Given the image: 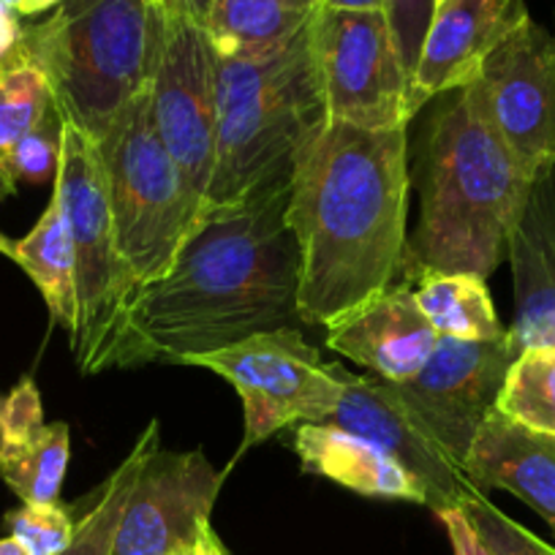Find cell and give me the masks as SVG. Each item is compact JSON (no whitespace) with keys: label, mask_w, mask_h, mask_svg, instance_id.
Listing matches in <instances>:
<instances>
[{"label":"cell","mask_w":555,"mask_h":555,"mask_svg":"<svg viewBox=\"0 0 555 555\" xmlns=\"http://www.w3.org/2000/svg\"><path fill=\"white\" fill-rule=\"evenodd\" d=\"M311 36L330 120L367 131L409 126L411 77L384 9L322 7Z\"/></svg>","instance_id":"9c48e42d"},{"label":"cell","mask_w":555,"mask_h":555,"mask_svg":"<svg viewBox=\"0 0 555 555\" xmlns=\"http://www.w3.org/2000/svg\"><path fill=\"white\" fill-rule=\"evenodd\" d=\"M409 128L333 122L297 167L300 319L335 327L400 278L409 245Z\"/></svg>","instance_id":"7a4b0ae2"},{"label":"cell","mask_w":555,"mask_h":555,"mask_svg":"<svg viewBox=\"0 0 555 555\" xmlns=\"http://www.w3.org/2000/svg\"><path fill=\"white\" fill-rule=\"evenodd\" d=\"M324 7H338V9H384V0H324Z\"/></svg>","instance_id":"e575fe53"},{"label":"cell","mask_w":555,"mask_h":555,"mask_svg":"<svg viewBox=\"0 0 555 555\" xmlns=\"http://www.w3.org/2000/svg\"><path fill=\"white\" fill-rule=\"evenodd\" d=\"M44 425L41 395L30 378H23L0 403V439H23Z\"/></svg>","instance_id":"f546056e"},{"label":"cell","mask_w":555,"mask_h":555,"mask_svg":"<svg viewBox=\"0 0 555 555\" xmlns=\"http://www.w3.org/2000/svg\"><path fill=\"white\" fill-rule=\"evenodd\" d=\"M55 104L44 68L23 44L0 63V162Z\"/></svg>","instance_id":"d4e9b609"},{"label":"cell","mask_w":555,"mask_h":555,"mask_svg":"<svg viewBox=\"0 0 555 555\" xmlns=\"http://www.w3.org/2000/svg\"><path fill=\"white\" fill-rule=\"evenodd\" d=\"M295 450L302 468L373 499L428 506V493L414 474L373 441L327 423L295 425Z\"/></svg>","instance_id":"d6986e66"},{"label":"cell","mask_w":555,"mask_h":555,"mask_svg":"<svg viewBox=\"0 0 555 555\" xmlns=\"http://www.w3.org/2000/svg\"><path fill=\"white\" fill-rule=\"evenodd\" d=\"M194 555H229L227 547L221 544V539H218V533L212 531L210 522L202 526L199 537H196L194 542Z\"/></svg>","instance_id":"836d02e7"},{"label":"cell","mask_w":555,"mask_h":555,"mask_svg":"<svg viewBox=\"0 0 555 555\" xmlns=\"http://www.w3.org/2000/svg\"><path fill=\"white\" fill-rule=\"evenodd\" d=\"M553 36H555V34H553Z\"/></svg>","instance_id":"60d3db41"},{"label":"cell","mask_w":555,"mask_h":555,"mask_svg":"<svg viewBox=\"0 0 555 555\" xmlns=\"http://www.w3.org/2000/svg\"><path fill=\"white\" fill-rule=\"evenodd\" d=\"M463 472L477 490H509L555 531V439L493 409L479 425Z\"/></svg>","instance_id":"ac0fdd59"},{"label":"cell","mask_w":555,"mask_h":555,"mask_svg":"<svg viewBox=\"0 0 555 555\" xmlns=\"http://www.w3.org/2000/svg\"><path fill=\"white\" fill-rule=\"evenodd\" d=\"M461 506L472 520L474 531L479 533V539L488 544L493 555H555V547H550L537 533L504 515L482 490H474L472 495H466Z\"/></svg>","instance_id":"83f0119b"},{"label":"cell","mask_w":555,"mask_h":555,"mask_svg":"<svg viewBox=\"0 0 555 555\" xmlns=\"http://www.w3.org/2000/svg\"><path fill=\"white\" fill-rule=\"evenodd\" d=\"M495 409L555 439V346L517 354Z\"/></svg>","instance_id":"484cf974"},{"label":"cell","mask_w":555,"mask_h":555,"mask_svg":"<svg viewBox=\"0 0 555 555\" xmlns=\"http://www.w3.org/2000/svg\"><path fill=\"white\" fill-rule=\"evenodd\" d=\"M493 131L528 175L555 169V36L522 20L468 85Z\"/></svg>","instance_id":"8fae6325"},{"label":"cell","mask_w":555,"mask_h":555,"mask_svg":"<svg viewBox=\"0 0 555 555\" xmlns=\"http://www.w3.org/2000/svg\"><path fill=\"white\" fill-rule=\"evenodd\" d=\"M216 68L218 55L199 14L183 0H158V47L147 90L158 133L199 212L216 158Z\"/></svg>","instance_id":"30bf717a"},{"label":"cell","mask_w":555,"mask_h":555,"mask_svg":"<svg viewBox=\"0 0 555 555\" xmlns=\"http://www.w3.org/2000/svg\"><path fill=\"white\" fill-rule=\"evenodd\" d=\"M68 455V425H41L23 439H0V477L23 504H57Z\"/></svg>","instance_id":"603a6c76"},{"label":"cell","mask_w":555,"mask_h":555,"mask_svg":"<svg viewBox=\"0 0 555 555\" xmlns=\"http://www.w3.org/2000/svg\"><path fill=\"white\" fill-rule=\"evenodd\" d=\"M311 25L278 50L218 57L216 158L202 210L295 185L297 167L330 122Z\"/></svg>","instance_id":"277c9868"},{"label":"cell","mask_w":555,"mask_h":555,"mask_svg":"<svg viewBox=\"0 0 555 555\" xmlns=\"http://www.w3.org/2000/svg\"><path fill=\"white\" fill-rule=\"evenodd\" d=\"M0 555H28L23 550V544L17 542V539L7 537V539H0Z\"/></svg>","instance_id":"d590c367"},{"label":"cell","mask_w":555,"mask_h":555,"mask_svg":"<svg viewBox=\"0 0 555 555\" xmlns=\"http://www.w3.org/2000/svg\"><path fill=\"white\" fill-rule=\"evenodd\" d=\"M517 360L509 335L495 340L439 338L420 373L398 389L416 416L463 466L485 416L499 405L506 373Z\"/></svg>","instance_id":"4fadbf2b"},{"label":"cell","mask_w":555,"mask_h":555,"mask_svg":"<svg viewBox=\"0 0 555 555\" xmlns=\"http://www.w3.org/2000/svg\"><path fill=\"white\" fill-rule=\"evenodd\" d=\"M117 243L139 286L167 275L199 218L194 196L153 117L151 90H139L95 142Z\"/></svg>","instance_id":"52a82bcc"},{"label":"cell","mask_w":555,"mask_h":555,"mask_svg":"<svg viewBox=\"0 0 555 555\" xmlns=\"http://www.w3.org/2000/svg\"><path fill=\"white\" fill-rule=\"evenodd\" d=\"M23 47L44 68L63 120L99 142L151 82L158 0H63L47 20L25 25Z\"/></svg>","instance_id":"5b68a950"},{"label":"cell","mask_w":555,"mask_h":555,"mask_svg":"<svg viewBox=\"0 0 555 555\" xmlns=\"http://www.w3.org/2000/svg\"><path fill=\"white\" fill-rule=\"evenodd\" d=\"M185 365L218 373L240 392L245 405L240 455L278 430L324 423L340 403L333 367L297 327L250 335L227 349L191 357Z\"/></svg>","instance_id":"ba28073f"},{"label":"cell","mask_w":555,"mask_h":555,"mask_svg":"<svg viewBox=\"0 0 555 555\" xmlns=\"http://www.w3.org/2000/svg\"><path fill=\"white\" fill-rule=\"evenodd\" d=\"M439 3H441V0H436V7H439Z\"/></svg>","instance_id":"ab89813d"},{"label":"cell","mask_w":555,"mask_h":555,"mask_svg":"<svg viewBox=\"0 0 555 555\" xmlns=\"http://www.w3.org/2000/svg\"><path fill=\"white\" fill-rule=\"evenodd\" d=\"M7 528L28 555H57L74 539L77 522L61 504H23L9 512Z\"/></svg>","instance_id":"f1b7e54d"},{"label":"cell","mask_w":555,"mask_h":555,"mask_svg":"<svg viewBox=\"0 0 555 555\" xmlns=\"http://www.w3.org/2000/svg\"><path fill=\"white\" fill-rule=\"evenodd\" d=\"M411 286L439 338L495 340L506 335L485 278L474 272H425Z\"/></svg>","instance_id":"7402d4cb"},{"label":"cell","mask_w":555,"mask_h":555,"mask_svg":"<svg viewBox=\"0 0 555 555\" xmlns=\"http://www.w3.org/2000/svg\"><path fill=\"white\" fill-rule=\"evenodd\" d=\"M183 3H185V7L194 9V12L199 14V17H202V14H205V9H207V0H183Z\"/></svg>","instance_id":"8d00e7d4"},{"label":"cell","mask_w":555,"mask_h":555,"mask_svg":"<svg viewBox=\"0 0 555 555\" xmlns=\"http://www.w3.org/2000/svg\"><path fill=\"white\" fill-rule=\"evenodd\" d=\"M0 254H7L14 264L23 267L25 275L44 297L52 319L72 335L77 327L74 237L61 194L55 189L39 223L23 240H9L7 234H0Z\"/></svg>","instance_id":"44dd1931"},{"label":"cell","mask_w":555,"mask_h":555,"mask_svg":"<svg viewBox=\"0 0 555 555\" xmlns=\"http://www.w3.org/2000/svg\"><path fill=\"white\" fill-rule=\"evenodd\" d=\"M12 12H17L20 17H39L44 12H55L63 0H3Z\"/></svg>","instance_id":"d6a6232c"},{"label":"cell","mask_w":555,"mask_h":555,"mask_svg":"<svg viewBox=\"0 0 555 555\" xmlns=\"http://www.w3.org/2000/svg\"><path fill=\"white\" fill-rule=\"evenodd\" d=\"M439 335L425 319L414 286L398 281L327 330V346L387 382H409L430 360Z\"/></svg>","instance_id":"2e32d148"},{"label":"cell","mask_w":555,"mask_h":555,"mask_svg":"<svg viewBox=\"0 0 555 555\" xmlns=\"http://www.w3.org/2000/svg\"><path fill=\"white\" fill-rule=\"evenodd\" d=\"M227 472L199 450L167 452L158 447L139 472L120 528L115 555H172L196 542L210 522Z\"/></svg>","instance_id":"5bb4252c"},{"label":"cell","mask_w":555,"mask_h":555,"mask_svg":"<svg viewBox=\"0 0 555 555\" xmlns=\"http://www.w3.org/2000/svg\"><path fill=\"white\" fill-rule=\"evenodd\" d=\"M61 139H63V115L55 104L50 106L39 126L20 139L14 151L0 162V175L7 183L9 194L17 183H55L57 162H61Z\"/></svg>","instance_id":"4316f807"},{"label":"cell","mask_w":555,"mask_h":555,"mask_svg":"<svg viewBox=\"0 0 555 555\" xmlns=\"http://www.w3.org/2000/svg\"><path fill=\"white\" fill-rule=\"evenodd\" d=\"M439 520L444 522L447 528V537H450L452 544V553L455 555H493L488 550V544L479 539V533L474 531L472 520L468 515L463 512V506H450V509H441L436 512Z\"/></svg>","instance_id":"4dcf8cb0"},{"label":"cell","mask_w":555,"mask_h":555,"mask_svg":"<svg viewBox=\"0 0 555 555\" xmlns=\"http://www.w3.org/2000/svg\"><path fill=\"white\" fill-rule=\"evenodd\" d=\"M292 185L199 212L167 275L142 286L128 313L120 367L185 362L300 319V245Z\"/></svg>","instance_id":"6da1fadb"},{"label":"cell","mask_w":555,"mask_h":555,"mask_svg":"<svg viewBox=\"0 0 555 555\" xmlns=\"http://www.w3.org/2000/svg\"><path fill=\"white\" fill-rule=\"evenodd\" d=\"M330 367L340 382V403L324 423L351 430L392 455L405 472L423 482L434 512L461 506L463 499L477 490L461 463L405 403L398 384L376 373L357 376L338 362H330Z\"/></svg>","instance_id":"7c38bea8"},{"label":"cell","mask_w":555,"mask_h":555,"mask_svg":"<svg viewBox=\"0 0 555 555\" xmlns=\"http://www.w3.org/2000/svg\"><path fill=\"white\" fill-rule=\"evenodd\" d=\"M172 555H194V544H189V547H180V550H175Z\"/></svg>","instance_id":"74e56055"},{"label":"cell","mask_w":555,"mask_h":555,"mask_svg":"<svg viewBox=\"0 0 555 555\" xmlns=\"http://www.w3.org/2000/svg\"><path fill=\"white\" fill-rule=\"evenodd\" d=\"M434 101L409 164L411 185L420 191V221L405 245L400 270L405 284L425 272L488 278L509 254V237L533 183L472 90Z\"/></svg>","instance_id":"3957f363"},{"label":"cell","mask_w":555,"mask_h":555,"mask_svg":"<svg viewBox=\"0 0 555 555\" xmlns=\"http://www.w3.org/2000/svg\"><path fill=\"white\" fill-rule=\"evenodd\" d=\"M3 194H9L7 183H3V175H0V199H3Z\"/></svg>","instance_id":"f35d334b"},{"label":"cell","mask_w":555,"mask_h":555,"mask_svg":"<svg viewBox=\"0 0 555 555\" xmlns=\"http://www.w3.org/2000/svg\"><path fill=\"white\" fill-rule=\"evenodd\" d=\"M23 30L25 25L20 23V14L0 0V63L7 61L9 55L17 52V47L23 44Z\"/></svg>","instance_id":"1f68e13d"},{"label":"cell","mask_w":555,"mask_h":555,"mask_svg":"<svg viewBox=\"0 0 555 555\" xmlns=\"http://www.w3.org/2000/svg\"><path fill=\"white\" fill-rule=\"evenodd\" d=\"M324 0H207L202 25L218 57L261 55L300 36Z\"/></svg>","instance_id":"ffe728a7"},{"label":"cell","mask_w":555,"mask_h":555,"mask_svg":"<svg viewBox=\"0 0 555 555\" xmlns=\"http://www.w3.org/2000/svg\"><path fill=\"white\" fill-rule=\"evenodd\" d=\"M506 259L515 275L509 344L517 354L555 346V169L533 178Z\"/></svg>","instance_id":"e0dca14e"},{"label":"cell","mask_w":555,"mask_h":555,"mask_svg":"<svg viewBox=\"0 0 555 555\" xmlns=\"http://www.w3.org/2000/svg\"><path fill=\"white\" fill-rule=\"evenodd\" d=\"M526 17L531 14L522 0H441L411 77L414 109L468 88L490 52Z\"/></svg>","instance_id":"9a60e30c"},{"label":"cell","mask_w":555,"mask_h":555,"mask_svg":"<svg viewBox=\"0 0 555 555\" xmlns=\"http://www.w3.org/2000/svg\"><path fill=\"white\" fill-rule=\"evenodd\" d=\"M158 450V423L139 436L133 450L128 452L126 461L112 472V477L101 485L95 493V504L82 520L74 528V539L68 547L57 555H115L117 528H120L122 512H126L131 490L137 485L139 472L147 463V457Z\"/></svg>","instance_id":"cb8c5ba5"},{"label":"cell","mask_w":555,"mask_h":555,"mask_svg":"<svg viewBox=\"0 0 555 555\" xmlns=\"http://www.w3.org/2000/svg\"><path fill=\"white\" fill-rule=\"evenodd\" d=\"M55 191L61 194L74 237V281H77V327L72 333L74 357L82 373L120 367L128 313L142 286L117 243L99 147L88 133L66 120H63Z\"/></svg>","instance_id":"8992f818"}]
</instances>
